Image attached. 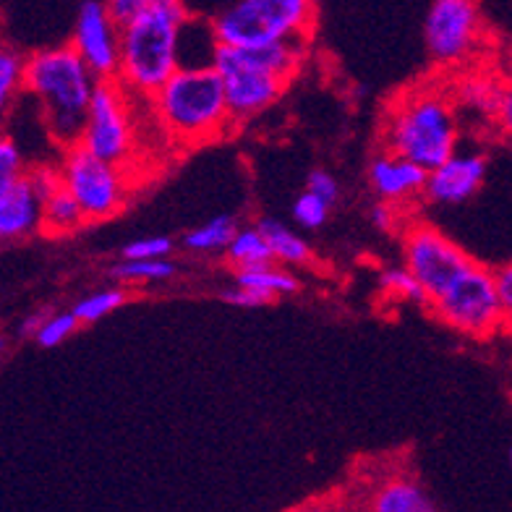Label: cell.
Here are the masks:
<instances>
[{"label":"cell","instance_id":"6da1fadb","mask_svg":"<svg viewBox=\"0 0 512 512\" xmlns=\"http://www.w3.org/2000/svg\"><path fill=\"white\" fill-rule=\"evenodd\" d=\"M191 19L186 0H149L121 24V74L128 92L152 97L181 68V32Z\"/></svg>","mask_w":512,"mask_h":512},{"label":"cell","instance_id":"7a4b0ae2","mask_svg":"<svg viewBox=\"0 0 512 512\" xmlns=\"http://www.w3.org/2000/svg\"><path fill=\"white\" fill-rule=\"evenodd\" d=\"M97 84L100 79L74 45L37 50L27 58L24 89L37 97L50 136L63 149L79 144Z\"/></svg>","mask_w":512,"mask_h":512},{"label":"cell","instance_id":"3957f363","mask_svg":"<svg viewBox=\"0 0 512 512\" xmlns=\"http://www.w3.org/2000/svg\"><path fill=\"white\" fill-rule=\"evenodd\" d=\"M149 100L165 134L181 147L215 142L236 126L215 66H181Z\"/></svg>","mask_w":512,"mask_h":512},{"label":"cell","instance_id":"277c9868","mask_svg":"<svg viewBox=\"0 0 512 512\" xmlns=\"http://www.w3.org/2000/svg\"><path fill=\"white\" fill-rule=\"evenodd\" d=\"M306 40H288L264 48L220 45L212 66L223 76L233 121H246L275 105L304 61Z\"/></svg>","mask_w":512,"mask_h":512},{"label":"cell","instance_id":"5b68a950","mask_svg":"<svg viewBox=\"0 0 512 512\" xmlns=\"http://www.w3.org/2000/svg\"><path fill=\"white\" fill-rule=\"evenodd\" d=\"M387 152L418 162L421 168L434 170L455 155L458 121L447 95L434 89H418L405 95L400 105L390 110L384 128Z\"/></svg>","mask_w":512,"mask_h":512},{"label":"cell","instance_id":"8992f818","mask_svg":"<svg viewBox=\"0 0 512 512\" xmlns=\"http://www.w3.org/2000/svg\"><path fill=\"white\" fill-rule=\"evenodd\" d=\"M220 45L264 48L306 40L314 27V0H233L212 19Z\"/></svg>","mask_w":512,"mask_h":512},{"label":"cell","instance_id":"52a82bcc","mask_svg":"<svg viewBox=\"0 0 512 512\" xmlns=\"http://www.w3.org/2000/svg\"><path fill=\"white\" fill-rule=\"evenodd\" d=\"M429 306L452 330L468 337H489L505 327L507 306L499 296L497 275L479 262L468 264Z\"/></svg>","mask_w":512,"mask_h":512},{"label":"cell","instance_id":"ba28073f","mask_svg":"<svg viewBox=\"0 0 512 512\" xmlns=\"http://www.w3.org/2000/svg\"><path fill=\"white\" fill-rule=\"evenodd\" d=\"M63 186L76 196L87 220H108L118 215L126 202V178L115 162L92 155L81 144L66 149L63 155Z\"/></svg>","mask_w":512,"mask_h":512},{"label":"cell","instance_id":"9c48e42d","mask_svg":"<svg viewBox=\"0 0 512 512\" xmlns=\"http://www.w3.org/2000/svg\"><path fill=\"white\" fill-rule=\"evenodd\" d=\"M126 92L118 79H102L95 89L79 144L102 160L123 165L134 152V126Z\"/></svg>","mask_w":512,"mask_h":512},{"label":"cell","instance_id":"30bf717a","mask_svg":"<svg viewBox=\"0 0 512 512\" xmlns=\"http://www.w3.org/2000/svg\"><path fill=\"white\" fill-rule=\"evenodd\" d=\"M481 24L479 0H434L424 24L426 50L439 66H455L479 48Z\"/></svg>","mask_w":512,"mask_h":512},{"label":"cell","instance_id":"8fae6325","mask_svg":"<svg viewBox=\"0 0 512 512\" xmlns=\"http://www.w3.org/2000/svg\"><path fill=\"white\" fill-rule=\"evenodd\" d=\"M405 267L418 277L429 298L442 296L460 272L473 262L471 256L432 225H411L403 236Z\"/></svg>","mask_w":512,"mask_h":512},{"label":"cell","instance_id":"7c38bea8","mask_svg":"<svg viewBox=\"0 0 512 512\" xmlns=\"http://www.w3.org/2000/svg\"><path fill=\"white\" fill-rule=\"evenodd\" d=\"M71 45L84 58L97 79H118L121 74V24L110 14L105 0L81 3Z\"/></svg>","mask_w":512,"mask_h":512},{"label":"cell","instance_id":"4fadbf2b","mask_svg":"<svg viewBox=\"0 0 512 512\" xmlns=\"http://www.w3.org/2000/svg\"><path fill=\"white\" fill-rule=\"evenodd\" d=\"M486 160L481 155H452L429 170L424 196L434 204H463L481 189Z\"/></svg>","mask_w":512,"mask_h":512},{"label":"cell","instance_id":"5bb4252c","mask_svg":"<svg viewBox=\"0 0 512 512\" xmlns=\"http://www.w3.org/2000/svg\"><path fill=\"white\" fill-rule=\"evenodd\" d=\"M42 228V199L27 173L0 178V236L21 241Z\"/></svg>","mask_w":512,"mask_h":512},{"label":"cell","instance_id":"9a60e30c","mask_svg":"<svg viewBox=\"0 0 512 512\" xmlns=\"http://www.w3.org/2000/svg\"><path fill=\"white\" fill-rule=\"evenodd\" d=\"M426 178H429V170L395 152L379 155L369 168L371 189L377 191L379 199L392 204L424 194Z\"/></svg>","mask_w":512,"mask_h":512},{"label":"cell","instance_id":"2e32d148","mask_svg":"<svg viewBox=\"0 0 512 512\" xmlns=\"http://www.w3.org/2000/svg\"><path fill=\"white\" fill-rule=\"evenodd\" d=\"M371 510L377 512H432L434 505L429 494L411 479H390L379 486L371 499Z\"/></svg>","mask_w":512,"mask_h":512},{"label":"cell","instance_id":"e0dca14e","mask_svg":"<svg viewBox=\"0 0 512 512\" xmlns=\"http://www.w3.org/2000/svg\"><path fill=\"white\" fill-rule=\"evenodd\" d=\"M81 223H87V215H84L81 204L76 202V196L66 186L42 202V230L48 236H66V233L79 228Z\"/></svg>","mask_w":512,"mask_h":512},{"label":"cell","instance_id":"ac0fdd59","mask_svg":"<svg viewBox=\"0 0 512 512\" xmlns=\"http://www.w3.org/2000/svg\"><path fill=\"white\" fill-rule=\"evenodd\" d=\"M236 283L246 285V288L262 290L267 296H290L298 290V277L280 267V262L256 264L249 270H236Z\"/></svg>","mask_w":512,"mask_h":512},{"label":"cell","instance_id":"d6986e66","mask_svg":"<svg viewBox=\"0 0 512 512\" xmlns=\"http://www.w3.org/2000/svg\"><path fill=\"white\" fill-rule=\"evenodd\" d=\"M225 259L236 270H249V267H256V264L275 262V254H272L270 241L264 238L262 230L238 228V233L228 243V249H225Z\"/></svg>","mask_w":512,"mask_h":512},{"label":"cell","instance_id":"ffe728a7","mask_svg":"<svg viewBox=\"0 0 512 512\" xmlns=\"http://www.w3.org/2000/svg\"><path fill=\"white\" fill-rule=\"evenodd\" d=\"M256 228L262 230L264 238L270 241L272 254H275V262L306 264L311 259L309 243L298 236V233H293L288 225L277 223V220H270V217H264V220H259V223H256Z\"/></svg>","mask_w":512,"mask_h":512},{"label":"cell","instance_id":"44dd1931","mask_svg":"<svg viewBox=\"0 0 512 512\" xmlns=\"http://www.w3.org/2000/svg\"><path fill=\"white\" fill-rule=\"evenodd\" d=\"M238 233L236 220L230 215H220L215 220H209V223L199 225V228L189 230L186 236H183V246L194 254H215V251L228 249V243L233 241V236Z\"/></svg>","mask_w":512,"mask_h":512},{"label":"cell","instance_id":"7402d4cb","mask_svg":"<svg viewBox=\"0 0 512 512\" xmlns=\"http://www.w3.org/2000/svg\"><path fill=\"white\" fill-rule=\"evenodd\" d=\"M110 275L121 283H157V280H170L176 275V264L168 256L162 259H123L110 270Z\"/></svg>","mask_w":512,"mask_h":512},{"label":"cell","instance_id":"603a6c76","mask_svg":"<svg viewBox=\"0 0 512 512\" xmlns=\"http://www.w3.org/2000/svg\"><path fill=\"white\" fill-rule=\"evenodd\" d=\"M379 285H382L384 293H390L395 298H405V301H413V304L429 306L432 304V298L426 293V288L418 283V277L413 275L408 267H390V270H384L382 277H379Z\"/></svg>","mask_w":512,"mask_h":512},{"label":"cell","instance_id":"cb8c5ba5","mask_svg":"<svg viewBox=\"0 0 512 512\" xmlns=\"http://www.w3.org/2000/svg\"><path fill=\"white\" fill-rule=\"evenodd\" d=\"M126 298L128 293L123 288H105L92 293V296L81 298L74 311L81 324H95L108 317V314H113L115 309H121L126 304Z\"/></svg>","mask_w":512,"mask_h":512},{"label":"cell","instance_id":"d4e9b609","mask_svg":"<svg viewBox=\"0 0 512 512\" xmlns=\"http://www.w3.org/2000/svg\"><path fill=\"white\" fill-rule=\"evenodd\" d=\"M27 81V58L16 50L3 48L0 53V102H8Z\"/></svg>","mask_w":512,"mask_h":512},{"label":"cell","instance_id":"484cf974","mask_svg":"<svg viewBox=\"0 0 512 512\" xmlns=\"http://www.w3.org/2000/svg\"><path fill=\"white\" fill-rule=\"evenodd\" d=\"M79 324L81 322L76 317V311H53L40 327L37 337H34V343L40 348H55V345L66 343L68 337L79 330Z\"/></svg>","mask_w":512,"mask_h":512},{"label":"cell","instance_id":"4316f807","mask_svg":"<svg viewBox=\"0 0 512 512\" xmlns=\"http://www.w3.org/2000/svg\"><path fill=\"white\" fill-rule=\"evenodd\" d=\"M293 217H296V223L306 230L322 228V225L327 223V217H330V202L314 194V191L306 189L304 194L298 196L296 204H293Z\"/></svg>","mask_w":512,"mask_h":512},{"label":"cell","instance_id":"83f0119b","mask_svg":"<svg viewBox=\"0 0 512 512\" xmlns=\"http://www.w3.org/2000/svg\"><path fill=\"white\" fill-rule=\"evenodd\" d=\"M499 95H502V87H497V84H492V81H486V79L468 81L463 89L465 102H468L471 108L484 110V113H492V115L494 110H497Z\"/></svg>","mask_w":512,"mask_h":512},{"label":"cell","instance_id":"f1b7e54d","mask_svg":"<svg viewBox=\"0 0 512 512\" xmlns=\"http://www.w3.org/2000/svg\"><path fill=\"white\" fill-rule=\"evenodd\" d=\"M173 254V241L165 236L155 238H139L123 246V259H162V256Z\"/></svg>","mask_w":512,"mask_h":512},{"label":"cell","instance_id":"f546056e","mask_svg":"<svg viewBox=\"0 0 512 512\" xmlns=\"http://www.w3.org/2000/svg\"><path fill=\"white\" fill-rule=\"evenodd\" d=\"M29 181H32L34 191L40 196L42 202L50 199L55 191L63 189V170L61 168H50V165H42V168H34L27 173Z\"/></svg>","mask_w":512,"mask_h":512},{"label":"cell","instance_id":"4dcf8cb0","mask_svg":"<svg viewBox=\"0 0 512 512\" xmlns=\"http://www.w3.org/2000/svg\"><path fill=\"white\" fill-rule=\"evenodd\" d=\"M225 304L230 306H238V309H256V306H264L275 301L272 296L262 293V290H254V288H246V285H238L236 288H228L223 290V296H220Z\"/></svg>","mask_w":512,"mask_h":512},{"label":"cell","instance_id":"1f68e13d","mask_svg":"<svg viewBox=\"0 0 512 512\" xmlns=\"http://www.w3.org/2000/svg\"><path fill=\"white\" fill-rule=\"evenodd\" d=\"M306 189L314 191L317 196L327 199V202H335L340 189H337V181L327 173V170H311L309 178H306Z\"/></svg>","mask_w":512,"mask_h":512},{"label":"cell","instance_id":"d6a6232c","mask_svg":"<svg viewBox=\"0 0 512 512\" xmlns=\"http://www.w3.org/2000/svg\"><path fill=\"white\" fill-rule=\"evenodd\" d=\"M21 176V152L16 142L3 139L0 142V178H14Z\"/></svg>","mask_w":512,"mask_h":512},{"label":"cell","instance_id":"836d02e7","mask_svg":"<svg viewBox=\"0 0 512 512\" xmlns=\"http://www.w3.org/2000/svg\"><path fill=\"white\" fill-rule=\"evenodd\" d=\"M147 3L149 0H105V6L110 8V14L115 16L118 24H123V21H128L131 16L139 14Z\"/></svg>","mask_w":512,"mask_h":512},{"label":"cell","instance_id":"e575fe53","mask_svg":"<svg viewBox=\"0 0 512 512\" xmlns=\"http://www.w3.org/2000/svg\"><path fill=\"white\" fill-rule=\"evenodd\" d=\"M50 314H53L50 309H40V311H34V314H29V317L21 319V324L16 327V337H19V340H27V337H32V340H34V337H37V332H40V327L45 324V319H48Z\"/></svg>","mask_w":512,"mask_h":512},{"label":"cell","instance_id":"d590c367","mask_svg":"<svg viewBox=\"0 0 512 512\" xmlns=\"http://www.w3.org/2000/svg\"><path fill=\"white\" fill-rule=\"evenodd\" d=\"M371 223L377 225L379 230H384V233H390L392 228H395V209H392V202H379L377 207L371 209Z\"/></svg>","mask_w":512,"mask_h":512},{"label":"cell","instance_id":"8d00e7d4","mask_svg":"<svg viewBox=\"0 0 512 512\" xmlns=\"http://www.w3.org/2000/svg\"><path fill=\"white\" fill-rule=\"evenodd\" d=\"M497 275V285H499V296L505 301V306L510 309L512 306V262L502 264L499 270H494Z\"/></svg>","mask_w":512,"mask_h":512},{"label":"cell","instance_id":"74e56055","mask_svg":"<svg viewBox=\"0 0 512 512\" xmlns=\"http://www.w3.org/2000/svg\"><path fill=\"white\" fill-rule=\"evenodd\" d=\"M505 327H507V330H510V332H512V306H510V309H507V317H505Z\"/></svg>","mask_w":512,"mask_h":512},{"label":"cell","instance_id":"f35d334b","mask_svg":"<svg viewBox=\"0 0 512 512\" xmlns=\"http://www.w3.org/2000/svg\"><path fill=\"white\" fill-rule=\"evenodd\" d=\"M510 465H512V450H510Z\"/></svg>","mask_w":512,"mask_h":512}]
</instances>
